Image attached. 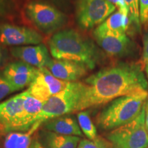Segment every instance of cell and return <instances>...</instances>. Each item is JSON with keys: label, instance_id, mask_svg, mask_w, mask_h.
<instances>
[{"label": "cell", "instance_id": "1", "mask_svg": "<svg viewBox=\"0 0 148 148\" xmlns=\"http://www.w3.org/2000/svg\"><path fill=\"white\" fill-rule=\"evenodd\" d=\"M138 62H119L86 77L76 112L109 103L122 96L148 92V82Z\"/></svg>", "mask_w": 148, "mask_h": 148}, {"label": "cell", "instance_id": "2", "mask_svg": "<svg viewBox=\"0 0 148 148\" xmlns=\"http://www.w3.org/2000/svg\"><path fill=\"white\" fill-rule=\"evenodd\" d=\"M49 48L55 59L82 63L90 70L95 67L99 59V51L95 44L72 29H64L53 34L49 41Z\"/></svg>", "mask_w": 148, "mask_h": 148}, {"label": "cell", "instance_id": "3", "mask_svg": "<svg viewBox=\"0 0 148 148\" xmlns=\"http://www.w3.org/2000/svg\"><path fill=\"white\" fill-rule=\"evenodd\" d=\"M148 98V92L122 96L114 99L99 112L96 122L104 130L124 125L139 115Z\"/></svg>", "mask_w": 148, "mask_h": 148}, {"label": "cell", "instance_id": "4", "mask_svg": "<svg viewBox=\"0 0 148 148\" xmlns=\"http://www.w3.org/2000/svg\"><path fill=\"white\" fill-rule=\"evenodd\" d=\"M82 89V82H69L64 90L43 102L36 123L42 124L47 120L76 112Z\"/></svg>", "mask_w": 148, "mask_h": 148}, {"label": "cell", "instance_id": "5", "mask_svg": "<svg viewBox=\"0 0 148 148\" xmlns=\"http://www.w3.org/2000/svg\"><path fill=\"white\" fill-rule=\"evenodd\" d=\"M106 138L112 148H147L148 132L145 127V106L136 119L111 130Z\"/></svg>", "mask_w": 148, "mask_h": 148}, {"label": "cell", "instance_id": "6", "mask_svg": "<svg viewBox=\"0 0 148 148\" xmlns=\"http://www.w3.org/2000/svg\"><path fill=\"white\" fill-rule=\"evenodd\" d=\"M25 12L35 26L46 34L60 29L66 21L65 14L45 3L32 1L27 5Z\"/></svg>", "mask_w": 148, "mask_h": 148}, {"label": "cell", "instance_id": "7", "mask_svg": "<svg viewBox=\"0 0 148 148\" xmlns=\"http://www.w3.org/2000/svg\"><path fill=\"white\" fill-rule=\"evenodd\" d=\"M115 9L116 5L108 0H78L77 22L83 29H90L102 23Z\"/></svg>", "mask_w": 148, "mask_h": 148}, {"label": "cell", "instance_id": "8", "mask_svg": "<svg viewBox=\"0 0 148 148\" xmlns=\"http://www.w3.org/2000/svg\"><path fill=\"white\" fill-rule=\"evenodd\" d=\"M26 95L25 90L0 103V136L23 132V103Z\"/></svg>", "mask_w": 148, "mask_h": 148}, {"label": "cell", "instance_id": "9", "mask_svg": "<svg viewBox=\"0 0 148 148\" xmlns=\"http://www.w3.org/2000/svg\"><path fill=\"white\" fill-rule=\"evenodd\" d=\"M69 83L56 78L47 68L43 67L39 69L36 77L26 90L31 96L45 102L64 90Z\"/></svg>", "mask_w": 148, "mask_h": 148}, {"label": "cell", "instance_id": "10", "mask_svg": "<svg viewBox=\"0 0 148 148\" xmlns=\"http://www.w3.org/2000/svg\"><path fill=\"white\" fill-rule=\"evenodd\" d=\"M43 38L34 29L10 23L0 24V43L4 45H36Z\"/></svg>", "mask_w": 148, "mask_h": 148}, {"label": "cell", "instance_id": "11", "mask_svg": "<svg viewBox=\"0 0 148 148\" xmlns=\"http://www.w3.org/2000/svg\"><path fill=\"white\" fill-rule=\"evenodd\" d=\"M38 71V68L18 60L7 64L2 75L17 91L29 86L36 77Z\"/></svg>", "mask_w": 148, "mask_h": 148}, {"label": "cell", "instance_id": "12", "mask_svg": "<svg viewBox=\"0 0 148 148\" xmlns=\"http://www.w3.org/2000/svg\"><path fill=\"white\" fill-rule=\"evenodd\" d=\"M46 68L56 78L68 82H77L90 70L82 63L58 59H51Z\"/></svg>", "mask_w": 148, "mask_h": 148}, {"label": "cell", "instance_id": "13", "mask_svg": "<svg viewBox=\"0 0 148 148\" xmlns=\"http://www.w3.org/2000/svg\"><path fill=\"white\" fill-rule=\"evenodd\" d=\"M96 42L106 53L111 56H122L130 53L134 49V43L126 34H95Z\"/></svg>", "mask_w": 148, "mask_h": 148}, {"label": "cell", "instance_id": "14", "mask_svg": "<svg viewBox=\"0 0 148 148\" xmlns=\"http://www.w3.org/2000/svg\"><path fill=\"white\" fill-rule=\"evenodd\" d=\"M10 52L14 57L38 69L47 67L51 60L47 47L43 44L14 47L11 48Z\"/></svg>", "mask_w": 148, "mask_h": 148}, {"label": "cell", "instance_id": "15", "mask_svg": "<svg viewBox=\"0 0 148 148\" xmlns=\"http://www.w3.org/2000/svg\"><path fill=\"white\" fill-rule=\"evenodd\" d=\"M42 123L44 129L56 134L67 136H83L77 121L71 116H58L47 120Z\"/></svg>", "mask_w": 148, "mask_h": 148}, {"label": "cell", "instance_id": "16", "mask_svg": "<svg viewBox=\"0 0 148 148\" xmlns=\"http://www.w3.org/2000/svg\"><path fill=\"white\" fill-rule=\"evenodd\" d=\"M38 135L44 148H77L80 141L79 136L59 134L45 129L39 131Z\"/></svg>", "mask_w": 148, "mask_h": 148}, {"label": "cell", "instance_id": "17", "mask_svg": "<svg viewBox=\"0 0 148 148\" xmlns=\"http://www.w3.org/2000/svg\"><path fill=\"white\" fill-rule=\"evenodd\" d=\"M130 23L128 16L125 15L120 11L112 13L110 16L97 26L94 30L95 34H126Z\"/></svg>", "mask_w": 148, "mask_h": 148}, {"label": "cell", "instance_id": "18", "mask_svg": "<svg viewBox=\"0 0 148 148\" xmlns=\"http://www.w3.org/2000/svg\"><path fill=\"white\" fill-rule=\"evenodd\" d=\"M42 105L43 102L31 96L27 91V95L23 103V132L28 131L35 123H36V118L42 110Z\"/></svg>", "mask_w": 148, "mask_h": 148}, {"label": "cell", "instance_id": "19", "mask_svg": "<svg viewBox=\"0 0 148 148\" xmlns=\"http://www.w3.org/2000/svg\"><path fill=\"white\" fill-rule=\"evenodd\" d=\"M41 123L37 122L26 132H14L5 135L3 148H29L32 143V136Z\"/></svg>", "mask_w": 148, "mask_h": 148}, {"label": "cell", "instance_id": "20", "mask_svg": "<svg viewBox=\"0 0 148 148\" xmlns=\"http://www.w3.org/2000/svg\"><path fill=\"white\" fill-rule=\"evenodd\" d=\"M79 127L85 136L89 140H94L97 138V129L90 119L87 111H79L77 114Z\"/></svg>", "mask_w": 148, "mask_h": 148}, {"label": "cell", "instance_id": "21", "mask_svg": "<svg viewBox=\"0 0 148 148\" xmlns=\"http://www.w3.org/2000/svg\"><path fill=\"white\" fill-rule=\"evenodd\" d=\"M125 3L128 11L130 23L133 24L136 30L140 29L139 14V0H125Z\"/></svg>", "mask_w": 148, "mask_h": 148}, {"label": "cell", "instance_id": "22", "mask_svg": "<svg viewBox=\"0 0 148 148\" xmlns=\"http://www.w3.org/2000/svg\"><path fill=\"white\" fill-rule=\"evenodd\" d=\"M77 148H112L108 140L97 136L94 140L82 139L79 141Z\"/></svg>", "mask_w": 148, "mask_h": 148}, {"label": "cell", "instance_id": "23", "mask_svg": "<svg viewBox=\"0 0 148 148\" xmlns=\"http://www.w3.org/2000/svg\"><path fill=\"white\" fill-rule=\"evenodd\" d=\"M139 14L140 24L148 29V0H139Z\"/></svg>", "mask_w": 148, "mask_h": 148}, {"label": "cell", "instance_id": "24", "mask_svg": "<svg viewBox=\"0 0 148 148\" xmlns=\"http://www.w3.org/2000/svg\"><path fill=\"white\" fill-rule=\"evenodd\" d=\"M15 91L16 90L5 79L2 74L0 75V101L6 96Z\"/></svg>", "mask_w": 148, "mask_h": 148}, {"label": "cell", "instance_id": "25", "mask_svg": "<svg viewBox=\"0 0 148 148\" xmlns=\"http://www.w3.org/2000/svg\"><path fill=\"white\" fill-rule=\"evenodd\" d=\"M143 64L146 72H148V29H146L143 37Z\"/></svg>", "mask_w": 148, "mask_h": 148}, {"label": "cell", "instance_id": "26", "mask_svg": "<svg viewBox=\"0 0 148 148\" xmlns=\"http://www.w3.org/2000/svg\"><path fill=\"white\" fill-rule=\"evenodd\" d=\"M12 0H0V17L7 15L12 9Z\"/></svg>", "mask_w": 148, "mask_h": 148}, {"label": "cell", "instance_id": "27", "mask_svg": "<svg viewBox=\"0 0 148 148\" xmlns=\"http://www.w3.org/2000/svg\"><path fill=\"white\" fill-rule=\"evenodd\" d=\"M116 7L119 8V11L125 15L128 16V11L125 3V0H116Z\"/></svg>", "mask_w": 148, "mask_h": 148}, {"label": "cell", "instance_id": "28", "mask_svg": "<svg viewBox=\"0 0 148 148\" xmlns=\"http://www.w3.org/2000/svg\"><path fill=\"white\" fill-rule=\"evenodd\" d=\"M29 148H44V147L40 143V142L39 141L38 138H34L32 140V143H31Z\"/></svg>", "mask_w": 148, "mask_h": 148}, {"label": "cell", "instance_id": "29", "mask_svg": "<svg viewBox=\"0 0 148 148\" xmlns=\"http://www.w3.org/2000/svg\"><path fill=\"white\" fill-rule=\"evenodd\" d=\"M145 127L148 132V98L146 101L145 104Z\"/></svg>", "mask_w": 148, "mask_h": 148}, {"label": "cell", "instance_id": "30", "mask_svg": "<svg viewBox=\"0 0 148 148\" xmlns=\"http://www.w3.org/2000/svg\"><path fill=\"white\" fill-rule=\"evenodd\" d=\"M3 62V52L2 50H1V48L0 47V66L2 64Z\"/></svg>", "mask_w": 148, "mask_h": 148}, {"label": "cell", "instance_id": "31", "mask_svg": "<svg viewBox=\"0 0 148 148\" xmlns=\"http://www.w3.org/2000/svg\"><path fill=\"white\" fill-rule=\"evenodd\" d=\"M108 1H109L110 2H111L112 3H113V4L115 5L116 7V0H108Z\"/></svg>", "mask_w": 148, "mask_h": 148}, {"label": "cell", "instance_id": "32", "mask_svg": "<svg viewBox=\"0 0 148 148\" xmlns=\"http://www.w3.org/2000/svg\"><path fill=\"white\" fill-rule=\"evenodd\" d=\"M147 73V77H148V72H146Z\"/></svg>", "mask_w": 148, "mask_h": 148}, {"label": "cell", "instance_id": "33", "mask_svg": "<svg viewBox=\"0 0 148 148\" xmlns=\"http://www.w3.org/2000/svg\"><path fill=\"white\" fill-rule=\"evenodd\" d=\"M147 148H148V147H147Z\"/></svg>", "mask_w": 148, "mask_h": 148}]
</instances>
